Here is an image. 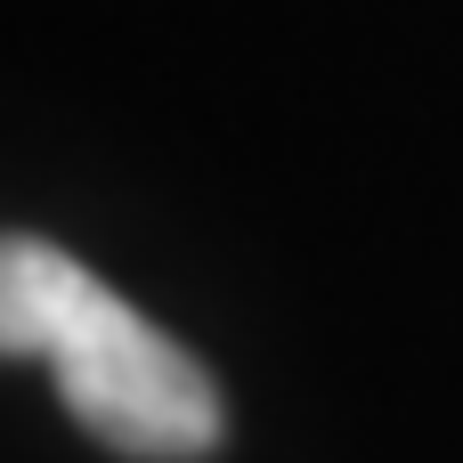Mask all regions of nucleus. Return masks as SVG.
Returning <instances> with one entry per match:
<instances>
[{"instance_id":"nucleus-1","label":"nucleus","mask_w":463,"mask_h":463,"mask_svg":"<svg viewBox=\"0 0 463 463\" xmlns=\"http://www.w3.org/2000/svg\"><path fill=\"white\" fill-rule=\"evenodd\" d=\"M0 358H41L65 415L138 463H187L220 439L212 374L41 236H0Z\"/></svg>"}]
</instances>
